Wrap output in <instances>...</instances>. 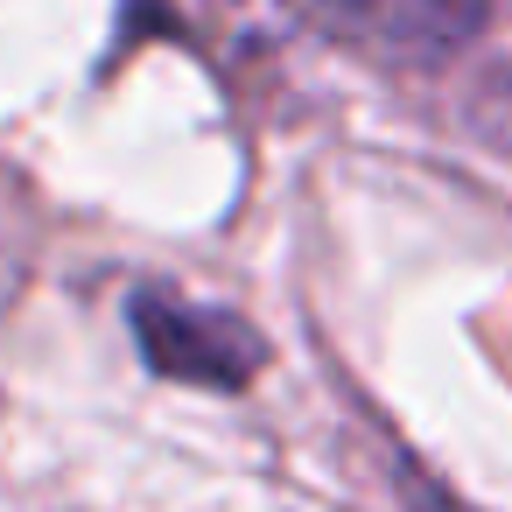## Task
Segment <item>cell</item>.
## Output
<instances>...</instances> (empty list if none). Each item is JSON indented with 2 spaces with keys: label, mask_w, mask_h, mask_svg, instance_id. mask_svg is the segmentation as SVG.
<instances>
[{
  "label": "cell",
  "mask_w": 512,
  "mask_h": 512,
  "mask_svg": "<svg viewBox=\"0 0 512 512\" xmlns=\"http://www.w3.org/2000/svg\"><path fill=\"white\" fill-rule=\"evenodd\" d=\"M288 8L316 36H330V43L358 50V57L435 64V57L463 50L484 29L491 0H288Z\"/></svg>",
  "instance_id": "obj_1"
},
{
  "label": "cell",
  "mask_w": 512,
  "mask_h": 512,
  "mask_svg": "<svg viewBox=\"0 0 512 512\" xmlns=\"http://www.w3.org/2000/svg\"><path fill=\"white\" fill-rule=\"evenodd\" d=\"M134 337L148 351L155 372L190 379V386H246L260 372V337L225 316V309H197L183 295H134Z\"/></svg>",
  "instance_id": "obj_2"
}]
</instances>
